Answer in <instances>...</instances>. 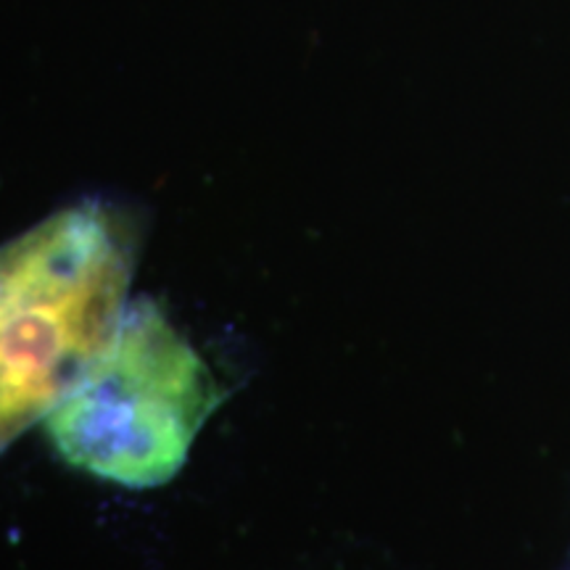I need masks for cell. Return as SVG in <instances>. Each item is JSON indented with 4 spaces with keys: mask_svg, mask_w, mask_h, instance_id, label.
<instances>
[{
    "mask_svg": "<svg viewBox=\"0 0 570 570\" xmlns=\"http://www.w3.org/2000/svg\"><path fill=\"white\" fill-rule=\"evenodd\" d=\"M140 223L88 198L0 248V452L51 415L130 306Z\"/></svg>",
    "mask_w": 570,
    "mask_h": 570,
    "instance_id": "obj_1",
    "label": "cell"
},
{
    "mask_svg": "<svg viewBox=\"0 0 570 570\" xmlns=\"http://www.w3.org/2000/svg\"><path fill=\"white\" fill-rule=\"evenodd\" d=\"M225 391L159 302L127 306L104 352L46 417L69 468L125 489H156L180 473Z\"/></svg>",
    "mask_w": 570,
    "mask_h": 570,
    "instance_id": "obj_2",
    "label": "cell"
}]
</instances>
